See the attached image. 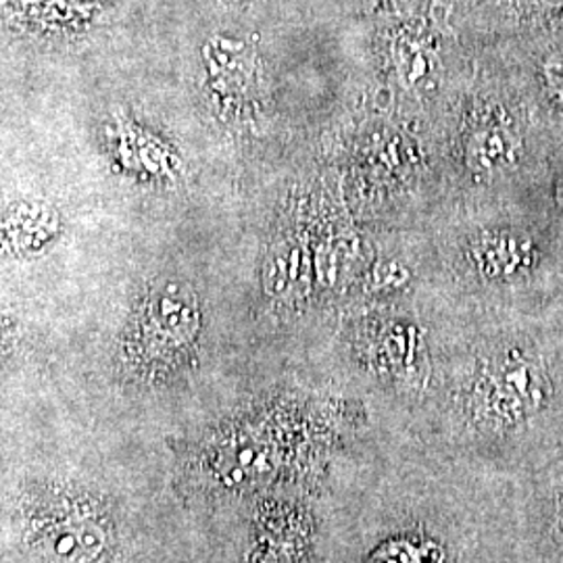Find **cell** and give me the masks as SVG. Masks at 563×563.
<instances>
[{
	"label": "cell",
	"instance_id": "cell-1",
	"mask_svg": "<svg viewBox=\"0 0 563 563\" xmlns=\"http://www.w3.org/2000/svg\"><path fill=\"white\" fill-rule=\"evenodd\" d=\"M353 430L355 420L341 405H263L174 443L178 488L207 505L278 490L311 495L349 449Z\"/></svg>",
	"mask_w": 563,
	"mask_h": 563
},
{
	"label": "cell",
	"instance_id": "cell-2",
	"mask_svg": "<svg viewBox=\"0 0 563 563\" xmlns=\"http://www.w3.org/2000/svg\"><path fill=\"white\" fill-rule=\"evenodd\" d=\"M11 526L38 563H125L118 511L97 486L69 476H36L11 501Z\"/></svg>",
	"mask_w": 563,
	"mask_h": 563
},
{
	"label": "cell",
	"instance_id": "cell-3",
	"mask_svg": "<svg viewBox=\"0 0 563 563\" xmlns=\"http://www.w3.org/2000/svg\"><path fill=\"white\" fill-rule=\"evenodd\" d=\"M547 402L541 365L522 351H507L488 363L470 395V420L488 434L509 432L537 416Z\"/></svg>",
	"mask_w": 563,
	"mask_h": 563
},
{
	"label": "cell",
	"instance_id": "cell-4",
	"mask_svg": "<svg viewBox=\"0 0 563 563\" xmlns=\"http://www.w3.org/2000/svg\"><path fill=\"white\" fill-rule=\"evenodd\" d=\"M316 514L309 493L278 490L257 497L242 563H311Z\"/></svg>",
	"mask_w": 563,
	"mask_h": 563
},
{
	"label": "cell",
	"instance_id": "cell-5",
	"mask_svg": "<svg viewBox=\"0 0 563 563\" xmlns=\"http://www.w3.org/2000/svg\"><path fill=\"white\" fill-rule=\"evenodd\" d=\"M197 311L176 301H153L136 318L125 344L128 363L146 380H159L188 360L197 341Z\"/></svg>",
	"mask_w": 563,
	"mask_h": 563
},
{
	"label": "cell",
	"instance_id": "cell-6",
	"mask_svg": "<svg viewBox=\"0 0 563 563\" xmlns=\"http://www.w3.org/2000/svg\"><path fill=\"white\" fill-rule=\"evenodd\" d=\"M534 244L516 232L488 234L478 244L476 262L486 278L511 280L528 272L534 263Z\"/></svg>",
	"mask_w": 563,
	"mask_h": 563
},
{
	"label": "cell",
	"instance_id": "cell-7",
	"mask_svg": "<svg viewBox=\"0 0 563 563\" xmlns=\"http://www.w3.org/2000/svg\"><path fill=\"white\" fill-rule=\"evenodd\" d=\"M369 357L393 380L413 383L420 367V341L413 330L384 328L372 341Z\"/></svg>",
	"mask_w": 563,
	"mask_h": 563
},
{
	"label": "cell",
	"instance_id": "cell-8",
	"mask_svg": "<svg viewBox=\"0 0 563 563\" xmlns=\"http://www.w3.org/2000/svg\"><path fill=\"white\" fill-rule=\"evenodd\" d=\"M518 134L501 123H490L483 130H476L467 144V162L474 172L481 174H497L505 167H511L518 159Z\"/></svg>",
	"mask_w": 563,
	"mask_h": 563
},
{
	"label": "cell",
	"instance_id": "cell-9",
	"mask_svg": "<svg viewBox=\"0 0 563 563\" xmlns=\"http://www.w3.org/2000/svg\"><path fill=\"white\" fill-rule=\"evenodd\" d=\"M365 563H446L441 544L423 534H397L378 544Z\"/></svg>",
	"mask_w": 563,
	"mask_h": 563
},
{
	"label": "cell",
	"instance_id": "cell-10",
	"mask_svg": "<svg viewBox=\"0 0 563 563\" xmlns=\"http://www.w3.org/2000/svg\"><path fill=\"white\" fill-rule=\"evenodd\" d=\"M543 84L547 95L563 107V53L544 60Z\"/></svg>",
	"mask_w": 563,
	"mask_h": 563
},
{
	"label": "cell",
	"instance_id": "cell-11",
	"mask_svg": "<svg viewBox=\"0 0 563 563\" xmlns=\"http://www.w3.org/2000/svg\"><path fill=\"white\" fill-rule=\"evenodd\" d=\"M553 537L563 551V486L555 495V514H553Z\"/></svg>",
	"mask_w": 563,
	"mask_h": 563
},
{
	"label": "cell",
	"instance_id": "cell-12",
	"mask_svg": "<svg viewBox=\"0 0 563 563\" xmlns=\"http://www.w3.org/2000/svg\"><path fill=\"white\" fill-rule=\"evenodd\" d=\"M537 2L547 9H563V0H537Z\"/></svg>",
	"mask_w": 563,
	"mask_h": 563
},
{
	"label": "cell",
	"instance_id": "cell-13",
	"mask_svg": "<svg viewBox=\"0 0 563 563\" xmlns=\"http://www.w3.org/2000/svg\"><path fill=\"white\" fill-rule=\"evenodd\" d=\"M558 201L563 205V184H560V190H558Z\"/></svg>",
	"mask_w": 563,
	"mask_h": 563
}]
</instances>
